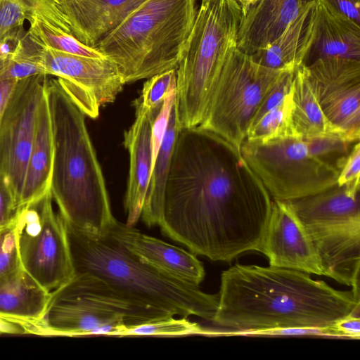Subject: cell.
Listing matches in <instances>:
<instances>
[{
	"mask_svg": "<svg viewBox=\"0 0 360 360\" xmlns=\"http://www.w3.org/2000/svg\"><path fill=\"white\" fill-rule=\"evenodd\" d=\"M53 158L50 113L44 93L38 110L35 134L27 165L20 207L37 200L49 191Z\"/></svg>",
	"mask_w": 360,
	"mask_h": 360,
	"instance_id": "cell-22",
	"label": "cell"
},
{
	"mask_svg": "<svg viewBox=\"0 0 360 360\" xmlns=\"http://www.w3.org/2000/svg\"><path fill=\"white\" fill-rule=\"evenodd\" d=\"M65 224L75 274L90 273L139 304L173 316H197L212 321L219 292L195 285L140 261L109 233L91 236Z\"/></svg>",
	"mask_w": 360,
	"mask_h": 360,
	"instance_id": "cell-4",
	"label": "cell"
},
{
	"mask_svg": "<svg viewBox=\"0 0 360 360\" xmlns=\"http://www.w3.org/2000/svg\"><path fill=\"white\" fill-rule=\"evenodd\" d=\"M316 8L315 37L302 65L309 66L327 58L360 60V25L321 0H317Z\"/></svg>",
	"mask_w": 360,
	"mask_h": 360,
	"instance_id": "cell-19",
	"label": "cell"
},
{
	"mask_svg": "<svg viewBox=\"0 0 360 360\" xmlns=\"http://www.w3.org/2000/svg\"><path fill=\"white\" fill-rule=\"evenodd\" d=\"M288 71L291 70L261 65L236 48L224 65L198 127L218 134L240 150L257 109Z\"/></svg>",
	"mask_w": 360,
	"mask_h": 360,
	"instance_id": "cell-8",
	"label": "cell"
},
{
	"mask_svg": "<svg viewBox=\"0 0 360 360\" xmlns=\"http://www.w3.org/2000/svg\"><path fill=\"white\" fill-rule=\"evenodd\" d=\"M240 153L273 200L290 201L337 185L340 171L314 153L304 138L245 140Z\"/></svg>",
	"mask_w": 360,
	"mask_h": 360,
	"instance_id": "cell-9",
	"label": "cell"
},
{
	"mask_svg": "<svg viewBox=\"0 0 360 360\" xmlns=\"http://www.w3.org/2000/svg\"><path fill=\"white\" fill-rule=\"evenodd\" d=\"M37 327L34 322L22 321L0 317V334H37Z\"/></svg>",
	"mask_w": 360,
	"mask_h": 360,
	"instance_id": "cell-37",
	"label": "cell"
},
{
	"mask_svg": "<svg viewBox=\"0 0 360 360\" xmlns=\"http://www.w3.org/2000/svg\"><path fill=\"white\" fill-rule=\"evenodd\" d=\"M18 210L10 183L0 172V230L14 223Z\"/></svg>",
	"mask_w": 360,
	"mask_h": 360,
	"instance_id": "cell-33",
	"label": "cell"
},
{
	"mask_svg": "<svg viewBox=\"0 0 360 360\" xmlns=\"http://www.w3.org/2000/svg\"><path fill=\"white\" fill-rule=\"evenodd\" d=\"M173 316L169 312L135 303L98 277L75 273L65 284L51 292L42 320L44 335H97L106 326H138Z\"/></svg>",
	"mask_w": 360,
	"mask_h": 360,
	"instance_id": "cell-7",
	"label": "cell"
},
{
	"mask_svg": "<svg viewBox=\"0 0 360 360\" xmlns=\"http://www.w3.org/2000/svg\"><path fill=\"white\" fill-rule=\"evenodd\" d=\"M360 143L356 142L338 177L337 185L360 186Z\"/></svg>",
	"mask_w": 360,
	"mask_h": 360,
	"instance_id": "cell-34",
	"label": "cell"
},
{
	"mask_svg": "<svg viewBox=\"0 0 360 360\" xmlns=\"http://www.w3.org/2000/svg\"><path fill=\"white\" fill-rule=\"evenodd\" d=\"M292 110L291 87V90L281 103L266 112L250 128L245 140L266 143L285 137H297L292 127Z\"/></svg>",
	"mask_w": 360,
	"mask_h": 360,
	"instance_id": "cell-26",
	"label": "cell"
},
{
	"mask_svg": "<svg viewBox=\"0 0 360 360\" xmlns=\"http://www.w3.org/2000/svg\"><path fill=\"white\" fill-rule=\"evenodd\" d=\"M41 64L55 76L85 115L96 118L101 106L113 102L125 84L117 65L106 56L87 57L42 46Z\"/></svg>",
	"mask_w": 360,
	"mask_h": 360,
	"instance_id": "cell-12",
	"label": "cell"
},
{
	"mask_svg": "<svg viewBox=\"0 0 360 360\" xmlns=\"http://www.w3.org/2000/svg\"><path fill=\"white\" fill-rule=\"evenodd\" d=\"M22 266L15 224L0 230V276Z\"/></svg>",
	"mask_w": 360,
	"mask_h": 360,
	"instance_id": "cell-31",
	"label": "cell"
},
{
	"mask_svg": "<svg viewBox=\"0 0 360 360\" xmlns=\"http://www.w3.org/2000/svg\"><path fill=\"white\" fill-rule=\"evenodd\" d=\"M180 128L174 98L162 140L153 162L148 190L142 208L141 217L148 227L161 202L174 146Z\"/></svg>",
	"mask_w": 360,
	"mask_h": 360,
	"instance_id": "cell-25",
	"label": "cell"
},
{
	"mask_svg": "<svg viewBox=\"0 0 360 360\" xmlns=\"http://www.w3.org/2000/svg\"><path fill=\"white\" fill-rule=\"evenodd\" d=\"M109 234L140 261L162 271L195 285H200L205 278L202 263L191 252L117 220Z\"/></svg>",
	"mask_w": 360,
	"mask_h": 360,
	"instance_id": "cell-15",
	"label": "cell"
},
{
	"mask_svg": "<svg viewBox=\"0 0 360 360\" xmlns=\"http://www.w3.org/2000/svg\"><path fill=\"white\" fill-rule=\"evenodd\" d=\"M28 30L33 38L42 46L75 55L104 57L97 49L89 47L73 35L57 29L38 19L30 23Z\"/></svg>",
	"mask_w": 360,
	"mask_h": 360,
	"instance_id": "cell-28",
	"label": "cell"
},
{
	"mask_svg": "<svg viewBox=\"0 0 360 360\" xmlns=\"http://www.w3.org/2000/svg\"><path fill=\"white\" fill-rule=\"evenodd\" d=\"M176 87V70L157 74L144 83L141 95L134 103L149 111L162 105L171 91Z\"/></svg>",
	"mask_w": 360,
	"mask_h": 360,
	"instance_id": "cell-30",
	"label": "cell"
},
{
	"mask_svg": "<svg viewBox=\"0 0 360 360\" xmlns=\"http://www.w3.org/2000/svg\"><path fill=\"white\" fill-rule=\"evenodd\" d=\"M259 252L267 257L271 266L324 274L307 229L286 201L274 200Z\"/></svg>",
	"mask_w": 360,
	"mask_h": 360,
	"instance_id": "cell-14",
	"label": "cell"
},
{
	"mask_svg": "<svg viewBox=\"0 0 360 360\" xmlns=\"http://www.w3.org/2000/svg\"><path fill=\"white\" fill-rule=\"evenodd\" d=\"M273 201L238 148L211 131L183 127L148 227L195 255L229 262L259 251Z\"/></svg>",
	"mask_w": 360,
	"mask_h": 360,
	"instance_id": "cell-1",
	"label": "cell"
},
{
	"mask_svg": "<svg viewBox=\"0 0 360 360\" xmlns=\"http://www.w3.org/2000/svg\"><path fill=\"white\" fill-rule=\"evenodd\" d=\"M36 19L72 34L56 0H0V39L25 20Z\"/></svg>",
	"mask_w": 360,
	"mask_h": 360,
	"instance_id": "cell-24",
	"label": "cell"
},
{
	"mask_svg": "<svg viewBox=\"0 0 360 360\" xmlns=\"http://www.w3.org/2000/svg\"><path fill=\"white\" fill-rule=\"evenodd\" d=\"M292 92V122L297 137L338 136L347 140L343 133L323 112L307 68L303 65L298 66L293 72Z\"/></svg>",
	"mask_w": 360,
	"mask_h": 360,
	"instance_id": "cell-23",
	"label": "cell"
},
{
	"mask_svg": "<svg viewBox=\"0 0 360 360\" xmlns=\"http://www.w3.org/2000/svg\"><path fill=\"white\" fill-rule=\"evenodd\" d=\"M200 0H146L95 48L117 66L125 84L176 70Z\"/></svg>",
	"mask_w": 360,
	"mask_h": 360,
	"instance_id": "cell-5",
	"label": "cell"
},
{
	"mask_svg": "<svg viewBox=\"0 0 360 360\" xmlns=\"http://www.w3.org/2000/svg\"><path fill=\"white\" fill-rule=\"evenodd\" d=\"M53 143L49 190L64 221L91 236H104L117 221L85 114L60 84L47 78Z\"/></svg>",
	"mask_w": 360,
	"mask_h": 360,
	"instance_id": "cell-3",
	"label": "cell"
},
{
	"mask_svg": "<svg viewBox=\"0 0 360 360\" xmlns=\"http://www.w3.org/2000/svg\"><path fill=\"white\" fill-rule=\"evenodd\" d=\"M360 310V294L335 289L309 274L236 264L221 275L212 322L229 333L252 335L282 328H326Z\"/></svg>",
	"mask_w": 360,
	"mask_h": 360,
	"instance_id": "cell-2",
	"label": "cell"
},
{
	"mask_svg": "<svg viewBox=\"0 0 360 360\" xmlns=\"http://www.w3.org/2000/svg\"><path fill=\"white\" fill-rule=\"evenodd\" d=\"M259 0H236L241 10L242 16Z\"/></svg>",
	"mask_w": 360,
	"mask_h": 360,
	"instance_id": "cell-39",
	"label": "cell"
},
{
	"mask_svg": "<svg viewBox=\"0 0 360 360\" xmlns=\"http://www.w3.org/2000/svg\"><path fill=\"white\" fill-rule=\"evenodd\" d=\"M146 0H56L72 35L95 49Z\"/></svg>",
	"mask_w": 360,
	"mask_h": 360,
	"instance_id": "cell-16",
	"label": "cell"
},
{
	"mask_svg": "<svg viewBox=\"0 0 360 360\" xmlns=\"http://www.w3.org/2000/svg\"><path fill=\"white\" fill-rule=\"evenodd\" d=\"M202 328L199 324L190 321L186 317L175 319L174 316L158 319L133 327L127 328L126 335H162L179 336L186 335H214Z\"/></svg>",
	"mask_w": 360,
	"mask_h": 360,
	"instance_id": "cell-29",
	"label": "cell"
},
{
	"mask_svg": "<svg viewBox=\"0 0 360 360\" xmlns=\"http://www.w3.org/2000/svg\"><path fill=\"white\" fill-rule=\"evenodd\" d=\"M14 224L22 266L43 288L51 292L74 276L65 224L50 190L20 207Z\"/></svg>",
	"mask_w": 360,
	"mask_h": 360,
	"instance_id": "cell-10",
	"label": "cell"
},
{
	"mask_svg": "<svg viewBox=\"0 0 360 360\" xmlns=\"http://www.w3.org/2000/svg\"><path fill=\"white\" fill-rule=\"evenodd\" d=\"M317 0H259L242 16L237 48L251 55L276 39L308 4Z\"/></svg>",
	"mask_w": 360,
	"mask_h": 360,
	"instance_id": "cell-18",
	"label": "cell"
},
{
	"mask_svg": "<svg viewBox=\"0 0 360 360\" xmlns=\"http://www.w3.org/2000/svg\"><path fill=\"white\" fill-rule=\"evenodd\" d=\"M134 105L136 118L124 135V143L129 154V173L124 200L128 226H134L141 217L153 161L152 123L148 112L136 103Z\"/></svg>",
	"mask_w": 360,
	"mask_h": 360,
	"instance_id": "cell-17",
	"label": "cell"
},
{
	"mask_svg": "<svg viewBox=\"0 0 360 360\" xmlns=\"http://www.w3.org/2000/svg\"><path fill=\"white\" fill-rule=\"evenodd\" d=\"M241 10L236 0H200L176 69L175 105L181 128L199 126L229 53L237 48Z\"/></svg>",
	"mask_w": 360,
	"mask_h": 360,
	"instance_id": "cell-6",
	"label": "cell"
},
{
	"mask_svg": "<svg viewBox=\"0 0 360 360\" xmlns=\"http://www.w3.org/2000/svg\"><path fill=\"white\" fill-rule=\"evenodd\" d=\"M51 300L22 266L0 276V317L42 323Z\"/></svg>",
	"mask_w": 360,
	"mask_h": 360,
	"instance_id": "cell-21",
	"label": "cell"
},
{
	"mask_svg": "<svg viewBox=\"0 0 360 360\" xmlns=\"http://www.w3.org/2000/svg\"><path fill=\"white\" fill-rule=\"evenodd\" d=\"M316 1L305 6L276 39L250 55L252 59L274 69L294 70L302 65L315 37Z\"/></svg>",
	"mask_w": 360,
	"mask_h": 360,
	"instance_id": "cell-20",
	"label": "cell"
},
{
	"mask_svg": "<svg viewBox=\"0 0 360 360\" xmlns=\"http://www.w3.org/2000/svg\"><path fill=\"white\" fill-rule=\"evenodd\" d=\"M360 310L335 322L329 328L336 338L359 339L360 338Z\"/></svg>",
	"mask_w": 360,
	"mask_h": 360,
	"instance_id": "cell-35",
	"label": "cell"
},
{
	"mask_svg": "<svg viewBox=\"0 0 360 360\" xmlns=\"http://www.w3.org/2000/svg\"><path fill=\"white\" fill-rule=\"evenodd\" d=\"M305 67L325 116L347 141H359L360 60L327 58Z\"/></svg>",
	"mask_w": 360,
	"mask_h": 360,
	"instance_id": "cell-13",
	"label": "cell"
},
{
	"mask_svg": "<svg viewBox=\"0 0 360 360\" xmlns=\"http://www.w3.org/2000/svg\"><path fill=\"white\" fill-rule=\"evenodd\" d=\"M338 13L360 25V0H321Z\"/></svg>",
	"mask_w": 360,
	"mask_h": 360,
	"instance_id": "cell-36",
	"label": "cell"
},
{
	"mask_svg": "<svg viewBox=\"0 0 360 360\" xmlns=\"http://www.w3.org/2000/svg\"><path fill=\"white\" fill-rule=\"evenodd\" d=\"M47 78L40 74L18 80L0 122V172L8 179L18 208Z\"/></svg>",
	"mask_w": 360,
	"mask_h": 360,
	"instance_id": "cell-11",
	"label": "cell"
},
{
	"mask_svg": "<svg viewBox=\"0 0 360 360\" xmlns=\"http://www.w3.org/2000/svg\"><path fill=\"white\" fill-rule=\"evenodd\" d=\"M294 70L286 72L274 87L267 94L257 109L251 122L250 128L266 112L283 101L285 96L291 90Z\"/></svg>",
	"mask_w": 360,
	"mask_h": 360,
	"instance_id": "cell-32",
	"label": "cell"
},
{
	"mask_svg": "<svg viewBox=\"0 0 360 360\" xmlns=\"http://www.w3.org/2000/svg\"><path fill=\"white\" fill-rule=\"evenodd\" d=\"M18 80H0V122L8 100Z\"/></svg>",
	"mask_w": 360,
	"mask_h": 360,
	"instance_id": "cell-38",
	"label": "cell"
},
{
	"mask_svg": "<svg viewBox=\"0 0 360 360\" xmlns=\"http://www.w3.org/2000/svg\"><path fill=\"white\" fill-rule=\"evenodd\" d=\"M42 46L27 30L22 44L12 57L0 60V80H20L44 73L41 64Z\"/></svg>",
	"mask_w": 360,
	"mask_h": 360,
	"instance_id": "cell-27",
	"label": "cell"
}]
</instances>
